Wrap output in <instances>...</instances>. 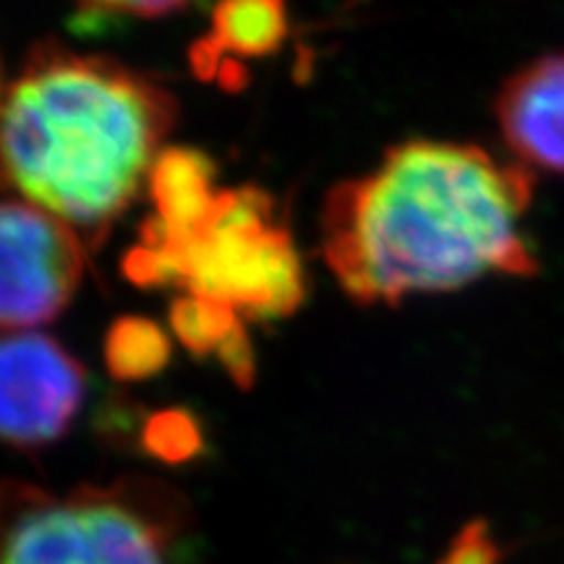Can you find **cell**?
Returning <instances> with one entry per match:
<instances>
[{
	"label": "cell",
	"mask_w": 564,
	"mask_h": 564,
	"mask_svg": "<svg viewBox=\"0 0 564 564\" xmlns=\"http://www.w3.org/2000/svg\"><path fill=\"white\" fill-rule=\"evenodd\" d=\"M178 102L108 55L42 42L0 100V188L97 249L150 183Z\"/></svg>",
	"instance_id": "cell-2"
},
{
	"label": "cell",
	"mask_w": 564,
	"mask_h": 564,
	"mask_svg": "<svg viewBox=\"0 0 564 564\" xmlns=\"http://www.w3.org/2000/svg\"><path fill=\"white\" fill-rule=\"evenodd\" d=\"M502 560L505 549L494 539L489 523L486 520H470L449 541L440 564H502Z\"/></svg>",
	"instance_id": "cell-13"
},
{
	"label": "cell",
	"mask_w": 564,
	"mask_h": 564,
	"mask_svg": "<svg viewBox=\"0 0 564 564\" xmlns=\"http://www.w3.org/2000/svg\"><path fill=\"white\" fill-rule=\"evenodd\" d=\"M141 447L154 460L167 465H183L202 455V423L196 421V415L183 411V408L158 411L141 426Z\"/></svg>",
	"instance_id": "cell-12"
},
{
	"label": "cell",
	"mask_w": 564,
	"mask_h": 564,
	"mask_svg": "<svg viewBox=\"0 0 564 564\" xmlns=\"http://www.w3.org/2000/svg\"><path fill=\"white\" fill-rule=\"evenodd\" d=\"M188 528L173 486L129 476L63 494L0 481V564H171Z\"/></svg>",
	"instance_id": "cell-3"
},
{
	"label": "cell",
	"mask_w": 564,
	"mask_h": 564,
	"mask_svg": "<svg viewBox=\"0 0 564 564\" xmlns=\"http://www.w3.org/2000/svg\"><path fill=\"white\" fill-rule=\"evenodd\" d=\"M215 356L232 382L241 387V390H251L253 377H257V358H253L251 337L246 333L243 324L220 345Z\"/></svg>",
	"instance_id": "cell-15"
},
{
	"label": "cell",
	"mask_w": 564,
	"mask_h": 564,
	"mask_svg": "<svg viewBox=\"0 0 564 564\" xmlns=\"http://www.w3.org/2000/svg\"><path fill=\"white\" fill-rule=\"evenodd\" d=\"M165 251L175 262V285L228 303L246 319H282L306 299L293 236L262 188L223 192L204 228Z\"/></svg>",
	"instance_id": "cell-4"
},
{
	"label": "cell",
	"mask_w": 564,
	"mask_h": 564,
	"mask_svg": "<svg viewBox=\"0 0 564 564\" xmlns=\"http://www.w3.org/2000/svg\"><path fill=\"white\" fill-rule=\"evenodd\" d=\"M494 116L520 165L564 175V53L541 55L505 79Z\"/></svg>",
	"instance_id": "cell-7"
},
{
	"label": "cell",
	"mask_w": 564,
	"mask_h": 564,
	"mask_svg": "<svg viewBox=\"0 0 564 564\" xmlns=\"http://www.w3.org/2000/svg\"><path fill=\"white\" fill-rule=\"evenodd\" d=\"M241 314L228 303L204 299V295H183L171 306V329L186 350L194 356H209L241 327Z\"/></svg>",
	"instance_id": "cell-11"
},
{
	"label": "cell",
	"mask_w": 564,
	"mask_h": 564,
	"mask_svg": "<svg viewBox=\"0 0 564 564\" xmlns=\"http://www.w3.org/2000/svg\"><path fill=\"white\" fill-rule=\"evenodd\" d=\"M87 251L51 212L0 202V327H37L63 314L79 291Z\"/></svg>",
	"instance_id": "cell-5"
},
{
	"label": "cell",
	"mask_w": 564,
	"mask_h": 564,
	"mask_svg": "<svg viewBox=\"0 0 564 564\" xmlns=\"http://www.w3.org/2000/svg\"><path fill=\"white\" fill-rule=\"evenodd\" d=\"M0 89H3V84H0ZM0 100H3V95H0Z\"/></svg>",
	"instance_id": "cell-17"
},
{
	"label": "cell",
	"mask_w": 564,
	"mask_h": 564,
	"mask_svg": "<svg viewBox=\"0 0 564 564\" xmlns=\"http://www.w3.org/2000/svg\"><path fill=\"white\" fill-rule=\"evenodd\" d=\"M171 337L158 322L121 316L105 335V366L118 382H144L171 364Z\"/></svg>",
	"instance_id": "cell-10"
},
{
	"label": "cell",
	"mask_w": 564,
	"mask_h": 564,
	"mask_svg": "<svg viewBox=\"0 0 564 564\" xmlns=\"http://www.w3.org/2000/svg\"><path fill=\"white\" fill-rule=\"evenodd\" d=\"M87 392V371L53 337L0 335V444L42 449L68 434Z\"/></svg>",
	"instance_id": "cell-6"
},
{
	"label": "cell",
	"mask_w": 564,
	"mask_h": 564,
	"mask_svg": "<svg viewBox=\"0 0 564 564\" xmlns=\"http://www.w3.org/2000/svg\"><path fill=\"white\" fill-rule=\"evenodd\" d=\"M82 3L91 6L100 11H118V13H133V17H165L183 9L188 0H82Z\"/></svg>",
	"instance_id": "cell-16"
},
{
	"label": "cell",
	"mask_w": 564,
	"mask_h": 564,
	"mask_svg": "<svg viewBox=\"0 0 564 564\" xmlns=\"http://www.w3.org/2000/svg\"><path fill=\"white\" fill-rule=\"evenodd\" d=\"M147 186L158 209L154 217L171 230V246L199 232L220 196L215 192V162L192 147L162 150Z\"/></svg>",
	"instance_id": "cell-9"
},
{
	"label": "cell",
	"mask_w": 564,
	"mask_h": 564,
	"mask_svg": "<svg viewBox=\"0 0 564 564\" xmlns=\"http://www.w3.org/2000/svg\"><path fill=\"white\" fill-rule=\"evenodd\" d=\"M288 37L285 0H217L212 34L194 47L192 61L202 79L220 74L225 55L264 58Z\"/></svg>",
	"instance_id": "cell-8"
},
{
	"label": "cell",
	"mask_w": 564,
	"mask_h": 564,
	"mask_svg": "<svg viewBox=\"0 0 564 564\" xmlns=\"http://www.w3.org/2000/svg\"><path fill=\"white\" fill-rule=\"evenodd\" d=\"M533 175L474 144L413 139L329 192L322 253L356 303L398 306L413 293L460 291L489 272L531 278L539 259L520 223Z\"/></svg>",
	"instance_id": "cell-1"
},
{
	"label": "cell",
	"mask_w": 564,
	"mask_h": 564,
	"mask_svg": "<svg viewBox=\"0 0 564 564\" xmlns=\"http://www.w3.org/2000/svg\"><path fill=\"white\" fill-rule=\"evenodd\" d=\"M123 274L141 288H158V285H175V262L167 251L150 249V246L139 243L123 259Z\"/></svg>",
	"instance_id": "cell-14"
}]
</instances>
